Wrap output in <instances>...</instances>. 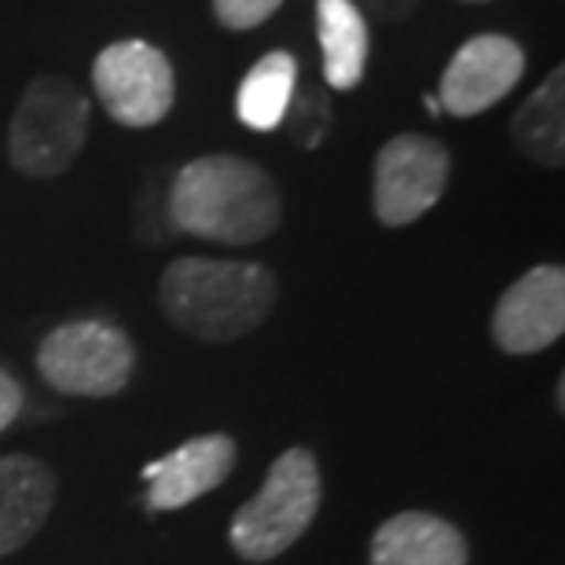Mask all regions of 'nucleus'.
<instances>
[{"instance_id":"1","label":"nucleus","mask_w":565,"mask_h":565,"mask_svg":"<svg viewBox=\"0 0 565 565\" xmlns=\"http://www.w3.org/2000/svg\"><path fill=\"white\" fill-rule=\"evenodd\" d=\"M169 224L224 246H254L282 221V191L265 166L239 154H202L177 169L166 195Z\"/></svg>"},{"instance_id":"2","label":"nucleus","mask_w":565,"mask_h":565,"mask_svg":"<svg viewBox=\"0 0 565 565\" xmlns=\"http://www.w3.org/2000/svg\"><path fill=\"white\" fill-rule=\"evenodd\" d=\"M279 282L268 265L177 257L158 279L162 316L199 342H235L257 331L276 309Z\"/></svg>"},{"instance_id":"3","label":"nucleus","mask_w":565,"mask_h":565,"mask_svg":"<svg viewBox=\"0 0 565 565\" xmlns=\"http://www.w3.org/2000/svg\"><path fill=\"white\" fill-rule=\"evenodd\" d=\"M323 503V473L312 448L294 445L265 473V484L228 522V544L243 562L265 565L309 533Z\"/></svg>"},{"instance_id":"4","label":"nucleus","mask_w":565,"mask_h":565,"mask_svg":"<svg viewBox=\"0 0 565 565\" xmlns=\"http://www.w3.org/2000/svg\"><path fill=\"white\" fill-rule=\"evenodd\" d=\"M88 96L71 77H33L8 126L11 166L33 180L63 177L88 140Z\"/></svg>"},{"instance_id":"5","label":"nucleus","mask_w":565,"mask_h":565,"mask_svg":"<svg viewBox=\"0 0 565 565\" xmlns=\"http://www.w3.org/2000/svg\"><path fill=\"white\" fill-rule=\"evenodd\" d=\"M38 371L55 393L107 401L132 382L137 345L118 323L71 320L41 338Z\"/></svg>"},{"instance_id":"6","label":"nucleus","mask_w":565,"mask_h":565,"mask_svg":"<svg viewBox=\"0 0 565 565\" xmlns=\"http://www.w3.org/2000/svg\"><path fill=\"white\" fill-rule=\"evenodd\" d=\"M448 177L451 154L445 143L423 132H401L382 143L371 166V210L386 228L415 224L440 202Z\"/></svg>"},{"instance_id":"7","label":"nucleus","mask_w":565,"mask_h":565,"mask_svg":"<svg viewBox=\"0 0 565 565\" xmlns=\"http://www.w3.org/2000/svg\"><path fill=\"white\" fill-rule=\"evenodd\" d=\"M96 99L118 126L151 129L169 118L177 99V74L162 49L147 41H115L93 63Z\"/></svg>"},{"instance_id":"8","label":"nucleus","mask_w":565,"mask_h":565,"mask_svg":"<svg viewBox=\"0 0 565 565\" xmlns=\"http://www.w3.org/2000/svg\"><path fill=\"white\" fill-rule=\"evenodd\" d=\"M492 342L507 356H536L565 334V273L536 265L500 294L489 320Z\"/></svg>"},{"instance_id":"9","label":"nucleus","mask_w":565,"mask_h":565,"mask_svg":"<svg viewBox=\"0 0 565 565\" xmlns=\"http://www.w3.org/2000/svg\"><path fill=\"white\" fill-rule=\"evenodd\" d=\"M525 74L522 44L507 33H478L440 74L437 104L451 118H478L518 88Z\"/></svg>"},{"instance_id":"10","label":"nucleus","mask_w":565,"mask_h":565,"mask_svg":"<svg viewBox=\"0 0 565 565\" xmlns=\"http://www.w3.org/2000/svg\"><path fill=\"white\" fill-rule=\"evenodd\" d=\"M239 462V445L232 434H202L184 440L169 456L147 462V507L151 511H180V507L202 500L221 489Z\"/></svg>"},{"instance_id":"11","label":"nucleus","mask_w":565,"mask_h":565,"mask_svg":"<svg viewBox=\"0 0 565 565\" xmlns=\"http://www.w3.org/2000/svg\"><path fill=\"white\" fill-rule=\"evenodd\" d=\"M55 492L60 481L44 459L22 451L0 456V558L15 555L41 533L55 507Z\"/></svg>"},{"instance_id":"12","label":"nucleus","mask_w":565,"mask_h":565,"mask_svg":"<svg viewBox=\"0 0 565 565\" xmlns=\"http://www.w3.org/2000/svg\"><path fill=\"white\" fill-rule=\"evenodd\" d=\"M371 565H470V540L456 522L429 511L386 518L367 551Z\"/></svg>"},{"instance_id":"13","label":"nucleus","mask_w":565,"mask_h":565,"mask_svg":"<svg viewBox=\"0 0 565 565\" xmlns=\"http://www.w3.org/2000/svg\"><path fill=\"white\" fill-rule=\"evenodd\" d=\"M316 33L323 52L327 88H356L367 71V19L353 0H316Z\"/></svg>"},{"instance_id":"14","label":"nucleus","mask_w":565,"mask_h":565,"mask_svg":"<svg viewBox=\"0 0 565 565\" xmlns=\"http://www.w3.org/2000/svg\"><path fill=\"white\" fill-rule=\"evenodd\" d=\"M511 140L518 154H525L533 166L562 169L565 166V71L555 66L544 82L533 88V96L514 110Z\"/></svg>"},{"instance_id":"15","label":"nucleus","mask_w":565,"mask_h":565,"mask_svg":"<svg viewBox=\"0 0 565 565\" xmlns=\"http://www.w3.org/2000/svg\"><path fill=\"white\" fill-rule=\"evenodd\" d=\"M298 88V63L290 52H268L265 60L250 66L235 96V115L246 129L273 132L290 107V96Z\"/></svg>"},{"instance_id":"16","label":"nucleus","mask_w":565,"mask_h":565,"mask_svg":"<svg viewBox=\"0 0 565 565\" xmlns=\"http://www.w3.org/2000/svg\"><path fill=\"white\" fill-rule=\"evenodd\" d=\"M331 121H334L331 88L309 85V88H294L290 107H287V115H282L279 126H287L294 143L305 147V151H312V147L323 143L327 129H331Z\"/></svg>"},{"instance_id":"17","label":"nucleus","mask_w":565,"mask_h":565,"mask_svg":"<svg viewBox=\"0 0 565 565\" xmlns=\"http://www.w3.org/2000/svg\"><path fill=\"white\" fill-rule=\"evenodd\" d=\"M282 0H213L221 26L228 30H257L279 11Z\"/></svg>"},{"instance_id":"18","label":"nucleus","mask_w":565,"mask_h":565,"mask_svg":"<svg viewBox=\"0 0 565 565\" xmlns=\"http://www.w3.org/2000/svg\"><path fill=\"white\" fill-rule=\"evenodd\" d=\"M22 408H26V393H22L19 379L0 367V434L19 419Z\"/></svg>"},{"instance_id":"19","label":"nucleus","mask_w":565,"mask_h":565,"mask_svg":"<svg viewBox=\"0 0 565 565\" xmlns=\"http://www.w3.org/2000/svg\"><path fill=\"white\" fill-rule=\"evenodd\" d=\"M356 8H367L379 19H404L408 11H415L419 0H353Z\"/></svg>"},{"instance_id":"20","label":"nucleus","mask_w":565,"mask_h":565,"mask_svg":"<svg viewBox=\"0 0 565 565\" xmlns=\"http://www.w3.org/2000/svg\"><path fill=\"white\" fill-rule=\"evenodd\" d=\"M423 104H426V110H429V115H440V104H437V96H426Z\"/></svg>"},{"instance_id":"21","label":"nucleus","mask_w":565,"mask_h":565,"mask_svg":"<svg viewBox=\"0 0 565 565\" xmlns=\"http://www.w3.org/2000/svg\"><path fill=\"white\" fill-rule=\"evenodd\" d=\"M473 4H478V0H473Z\"/></svg>"}]
</instances>
